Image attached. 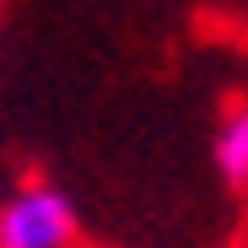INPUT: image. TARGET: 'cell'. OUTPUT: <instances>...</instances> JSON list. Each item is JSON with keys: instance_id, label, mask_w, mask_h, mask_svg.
<instances>
[{"instance_id": "1", "label": "cell", "mask_w": 248, "mask_h": 248, "mask_svg": "<svg viewBox=\"0 0 248 248\" xmlns=\"http://www.w3.org/2000/svg\"><path fill=\"white\" fill-rule=\"evenodd\" d=\"M76 205L54 184H22L0 200V248H76Z\"/></svg>"}, {"instance_id": "2", "label": "cell", "mask_w": 248, "mask_h": 248, "mask_svg": "<svg viewBox=\"0 0 248 248\" xmlns=\"http://www.w3.org/2000/svg\"><path fill=\"white\" fill-rule=\"evenodd\" d=\"M211 162L216 173L232 184V189H248V97L232 103L216 124V146H211Z\"/></svg>"}, {"instance_id": "3", "label": "cell", "mask_w": 248, "mask_h": 248, "mask_svg": "<svg viewBox=\"0 0 248 248\" xmlns=\"http://www.w3.org/2000/svg\"><path fill=\"white\" fill-rule=\"evenodd\" d=\"M0 200H6V173H0Z\"/></svg>"}]
</instances>
